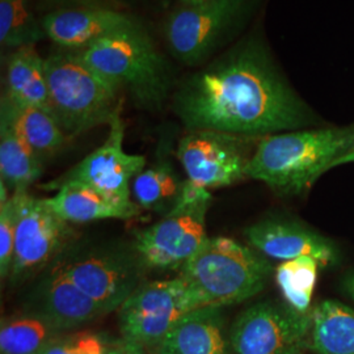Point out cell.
<instances>
[{
    "label": "cell",
    "instance_id": "52a82bcc",
    "mask_svg": "<svg viewBox=\"0 0 354 354\" xmlns=\"http://www.w3.org/2000/svg\"><path fill=\"white\" fill-rule=\"evenodd\" d=\"M205 306L198 291L180 274L143 282L118 308L122 340L153 349L181 317Z\"/></svg>",
    "mask_w": 354,
    "mask_h": 354
},
{
    "label": "cell",
    "instance_id": "30bf717a",
    "mask_svg": "<svg viewBox=\"0 0 354 354\" xmlns=\"http://www.w3.org/2000/svg\"><path fill=\"white\" fill-rule=\"evenodd\" d=\"M121 114L109 124L108 137L100 147L44 188L57 190L64 184H82L113 203L136 205V201H131L130 183L145 169L146 158L125 151V124Z\"/></svg>",
    "mask_w": 354,
    "mask_h": 354
},
{
    "label": "cell",
    "instance_id": "3957f363",
    "mask_svg": "<svg viewBox=\"0 0 354 354\" xmlns=\"http://www.w3.org/2000/svg\"><path fill=\"white\" fill-rule=\"evenodd\" d=\"M51 113L68 138L108 125L122 113L124 95L75 50L51 53L45 58Z\"/></svg>",
    "mask_w": 354,
    "mask_h": 354
},
{
    "label": "cell",
    "instance_id": "d6a6232c",
    "mask_svg": "<svg viewBox=\"0 0 354 354\" xmlns=\"http://www.w3.org/2000/svg\"><path fill=\"white\" fill-rule=\"evenodd\" d=\"M104 354H125L124 348H122V342H113Z\"/></svg>",
    "mask_w": 354,
    "mask_h": 354
},
{
    "label": "cell",
    "instance_id": "603a6c76",
    "mask_svg": "<svg viewBox=\"0 0 354 354\" xmlns=\"http://www.w3.org/2000/svg\"><path fill=\"white\" fill-rule=\"evenodd\" d=\"M44 160L21 140L12 127L0 121V176L13 192H23L44 172Z\"/></svg>",
    "mask_w": 354,
    "mask_h": 354
},
{
    "label": "cell",
    "instance_id": "4dcf8cb0",
    "mask_svg": "<svg viewBox=\"0 0 354 354\" xmlns=\"http://www.w3.org/2000/svg\"><path fill=\"white\" fill-rule=\"evenodd\" d=\"M349 163H354V140L353 143H352V146H351V149L345 152L342 158H339V159L333 163L332 168H336V167H340V165H349Z\"/></svg>",
    "mask_w": 354,
    "mask_h": 354
},
{
    "label": "cell",
    "instance_id": "6da1fadb",
    "mask_svg": "<svg viewBox=\"0 0 354 354\" xmlns=\"http://www.w3.org/2000/svg\"><path fill=\"white\" fill-rule=\"evenodd\" d=\"M172 106L188 131L250 138L307 129L317 121L257 32L187 76L175 89Z\"/></svg>",
    "mask_w": 354,
    "mask_h": 354
},
{
    "label": "cell",
    "instance_id": "d4e9b609",
    "mask_svg": "<svg viewBox=\"0 0 354 354\" xmlns=\"http://www.w3.org/2000/svg\"><path fill=\"white\" fill-rule=\"evenodd\" d=\"M46 32L37 20L29 0H0V42L7 49L36 46Z\"/></svg>",
    "mask_w": 354,
    "mask_h": 354
},
{
    "label": "cell",
    "instance_id": "9a60e30c",
    "mask_svg": "<svg viewBox=\"0 0 354 354\" xmlns=\"http://www.w3.org/2000/svg\"><path fill=\"white\" fill-rule=\"evenodd\" d=\"M41 21L48 38L66 50H82L104 38L142 26L127 13L93 7L57 10Z\"/></svg>",
    "mask_w": 354,
    "mask_h": 354
},
{
    "label": "cell",
    "instance_id": "8fae6325",
    "mask_svg": "<svg viewBox=\"0 0 354 354\" xmlns=\"http://www.w3.org/2000/svg\"><path fill=\"white\" fill-rule=\"evenodd\" d=\"M252 140L213 130H193L178 142L176 156L187 180L207 190L222 188L247 177Z\"/></svg>",
    "mask_w": 354,
    "mask_h": 354
},
{
    "label": "cell",
    "instance_id": "1f68e13d",
    "mask_svg": "<svg viewBox=\"0 0 354 354\" xmlns=\"http://www.w3.org/2000/svg\"><path fill=\"white\" fill-rule=\"evenodd\" d=\"M344 288H345L346 292L354 299V273H351L345 279V281H344Z\"/></svg>",
    "mask_w": 354,
    "mask_h": 354
},
{
    "label": "cell",
    "instance_id": "836d02e7",
    "mask_svg": "<svg viewBox=\"0 0 354 354\" xmlns=\"http://www.w3.org/2000/svg\"><path fill=\"white\" fill-rule=\"evenodd\" d=\"M205 1H207V0H181V3H183V6H198V4H203Z\"/></svg>",
    "mask_w": 354,
    "mask_h": 354
},
{
    "label": "cell",
    "instance_id": "5bb4252c",
    "mask_svg": "<svg viewBox=\"0 0 354 354\" xmlns=\"http://www.w3.org/2000/svg\"><path fill=\"white\" fill-rule=\"evenodd\" d=\"M245 238L257 252L281 261L311 256L320 266H335L340 252L333 241L299 223L266 219L245 230Z\"/></svg>",
    "mask_w": 354,
    "mask_h": 354
},
{
    "label": "cell",
    "instance_id": "e0dca14e",
    "mask_svg": "<svg viewBox=\"0 0 354 354\" xmlns=\"http://www.w3.org/2000/svg\"><path fill=\"white\" fill-rule=\"evenodd\" d=\"M33 299L32 308L50 317L64 332L76 330L108 314L55 266L39 282Z\"/></svg>",
    "mask_w": 354,
    "mask_h": 354
},
{
    "label": "cell",
    "instance_id": "9c48e42d",
    "mask_svg": "<svg viewBox=\"0 0 354 354\" xmlns=\"http://www.w3.org/2000/svg\"><path fill=\"white\" fill-rule=\"evenodd\" d=\"M55 266L108 314L140 288L145 268L133 247L130 252L114 248L73 252Z\"/></svg>",
    "mask_w": 354,
    "mask_h": 354
},
{
    "label": "cell",
    "instance_id": "f546056e",
    "mask_svg": "<svg viewBox=\"0 0 354 354\" xmlns=\"http://www.w3.org/2000/svg\"><path fill=\"white\" fill-rule=\"evenodd\" d=\"M121 342H122V348H124L125 354H152L149 352V348L142 346L137 342H127L122 339H121Z\"/></svg>",
    "mask_w": 354,
    "mask_h": 354
},
{
    "label": "cell",
    "instance_id": "8992f818",
    "mask_svg": "<svg viewBox=\"0 0 354 354\" xmlns=\"http://www.w3.org/2000/svg\"><path fill=\"white\" fill-rule=\"evenodd\" d=\"M257 4L259 0H207L183 6L165 23L168 49L180 64L203 66L239 33Z\"/></svg>",
    "mask_w": 354,
    "mask_h": 354
},
{
    "label": "cell",
    "instance_id": "ac0fdd59",
    "mask_svg": "<svg viewBox=\"0 0 354 354\" xmlns=\"http://www.w3.org/2000/svg\"><path fill=\"white\" fill-rule=\"evenodd\" d=\"M48 207L67 223H88L102 219H130L140 213L136 203L125 206L113 203L102 193L82 184H64L57 193L44 198Z\"/></svg>",
    "mask_w": 354,
    "mask_h": 354
},
{
    "label": "cell",
    "instance_id": "44dd1931",
    "mask_svg": "<svg viewBox=\"0 0 354 354\" xmlns=\"http://www.w3.org/2000/svg\"><path fill=\"white\" fill-rule=\"evenodd\" d=\"M310 348L317 354H354V310L337 301L317 304Z\"/></svg>",
    "mask_w": 354,
    "mask_h": 354
},
{
    "label": "cell",
    "instance_id": "83f0119b",
    "mask_svg": "<svg viewBox=\"0 0 354 354\" xmlns=\"http://www.w3.org/2000/svg\"><path fill=\"white\" fill-rule=\"evenodd\" d=\"M16 241V212L12 196L0 203V274L1 279L11 276Z\"/></svg>",
    "mask_w": 354,
    "mask_h": 354
},
{
    "label": "cell",
    "instance_id": "cb8c5ba5",
    "mask_svg": "<svg viewBox=\"0 0 354 354\" xmlns=\"http://www.w3.org/2000/svg\"><path fill=\"white\" fill-rule=\"evenodd\" d=\"M183 184L184 181L180 180L172 165L168 160H159L136 176L131 193L136 203L142 209L159 210L169 206L171 212L180 196Z\"/></svg>",
    "mask_w": 354,
    "mask_h": 354
},
{
    "label": "cell",
    "instance_id": "484cf974",
    "mask_svg": "<svg viewBox=\"0 0 354 354\" xmlns=\"http://www.w3.org/2000/svg\"><path fill=\"white\" fill-rule=\"evenodd\" d=\"M319 266L314 257L301 256L294 260L282 261L276 268V282L285 304L298 313L307 314L313 310L311 301L317 286Z\"/></svg>",
    "mask_w": 354,
    "mask_h": 354
},
{
    "label": "cell",
    "instance_id": "4316f807",
    "mask_svg": "<svg viewBox=\"0 0 354 354\" xmlns=\"http://www.w3.org/2000/svg\"><path fill=\"white\" fill-rule=\"evenodd\" d=\"M112 344L102 333L76 329L55 337L38 354H104Z\"/></svg>",
    "mask_w": 354,
    "mask_h": 354
},
{
    "label": "cell",
    "instance_id": "d6986e66",
    "mask_svg": "<svg viewBox=\"0 0 354 354\" xmlns=\"http://www.w3.org/2000/svg\"><path fill=\"white\" fill-rule=\"evenodd\" d=\"M0 121L13 131L44 160L57 153L68 140L51 112L36 106H23L1 96Z\"/></svg>",
    "mask_w": 354,
    "mask_h": 354
},
{
    "label": "cell",
    "instance_id": "4fadbf2b",
    "mask_svg": "<svg viewBox=\"0 0 354 354\" xmlns=\"http://www.w3.org/2000/svg\"><path fill=\"white\" fill-rule=\"evenodd\" d=\"M210 203H201L183 210H172L165 218L142 230L133 248L145 268L158 270H178L207 239L206 214Z\"/></svg>",
    "mask_w": 354,
    "mask_h": 354
},
{
    "label": "cell",
    "instance_id": "7a4b0ae2",
    "mask_svg": "<svg viewBox=\"0 0 354 354\" xmlns=\"http://www.w3.org/2000/svg\"><path fill=\"white\" fill-rule=\"evenodd\" d=\"M353 140L354 125L307 127L261 137L247 165V177L279 194H299L332 169Z\"/></svg>",
    "mask_w": 354,
    "mask_h": 354
},
{
    "label": "cell",
    "instance_id": "277c9868",
    "mask_svg": "<svg viewBox=\"0 0 354 354\" xmlns=\"http://www.w3.org/2000/svg\"><path fill=\"white\" fill-rule=\"evenodd\" d=\"M75 51L143 108L160 106L174 87L171 66L142 26Z\"/></svg>",
    "mask_w": 354,
    "mask_h": 354
},
{
    "label": "cell",
    "instance_id": "ba28073f",
    "mask_svg": "<svg viewBox=\"0 0 354 354\" xmlns=\"http://www.w3.org/2000/svg\"><path fill=\"white\" fill-rule=\"evenodd\" d=\"M313 310L266 301L245 308L230 328L234 354H302L310 348Z\"/></svg>",
    "mask_w": 354,
    "mask_h": 354
},
{
    "label": "cell",
    "instance_id": "5b68a950",
    "mask_svg": "<svg viewBox=\"0 0 354 354\" xmlns=\"http://www.w3.org/2000/svg\"><path fill=\"white\" fill-rule=\"evenodd\" d=\"M272 274L266 256L230 238H207L180 276L198 291L206 306L241 304L264 290Z\"/></svg>",
    "mask_w": 354,
    "mask_h": 354
},
{
    "label": "cell",
    "instance_id": "7c38bea8",
    "mask_svg": "<svg viewBox=\"0 0 354 354\" xmlns=\"http://www.w3.org/2000/svg\"><path fill=\"white\" fill-rule=\"evenodd\" d=\"M16 212V241L11 279H26L64 251L73 230L54 214L44 198L28 190L13 192Z\"/></svg>",
    "mask_w": 354,
    "mask_h": 354
},
{
    "label": "cell",
    "instance_id": "2e32d148",
    "mask_svg": "<svg viewBox=\"0 0 354 354\" xmlns=\"http://www.w3.org/2000/svg\"><path fill=\"white\" fill-rule=\"evenodd\" d=\"M153 349L155 354H234L222 307L190 311Z\"/></svg>",
    "mask_w": 354,
    "mask_h": 354
},
{
    "label": "cell",
    "instance_id": "ffe728a7",
    "mask_svg": "<svg viewBox=\"0 0 354 354\" xmlns=\"http://www.w3.org/2000/svg\"><path fill=\"white\" fill-rule=\"evenodd\" d=\"M3 96L17 105L36 106L51 112L45 58L38 54L35 46L16 49L8 55Z\"/></svg>",
    "mask_w": 354,
    "mask_h": 354
},
{
    "label": "cell",
    "instance_id": "7402d4cb",
    "mask_svg": "<svg viewBox=\"0 0 354 354\" xmlns=\"http://www.w3.org/2000/svg\"><path fill=\"white\" fill-rule=\"evenodd\" d=\"M62 333L64 330L50 317L30 307L24 313L1 319L0 352L1 354H38Z\"/></svg>",
    "mask_w": 354,
    "mask_h": 354
},
{
    "label": "cell",
    "instance_id": "f1b7e54d",
    "mask_svg": "<svg viewBox=\"0 0 354 354\" xmlns=\"http://www.w3.org/2000/svg\"><path fill=\"white\" fill-rule=\"evenodd\" d=\"M212 201H213V196L210 194L209 190L193 184L189 180H184L180 196L172 210H183V209L193 207L201 203H212Z\"/></svg>",
    "mask_w": 354,
    "mask_h": 354
}]
</instances>
